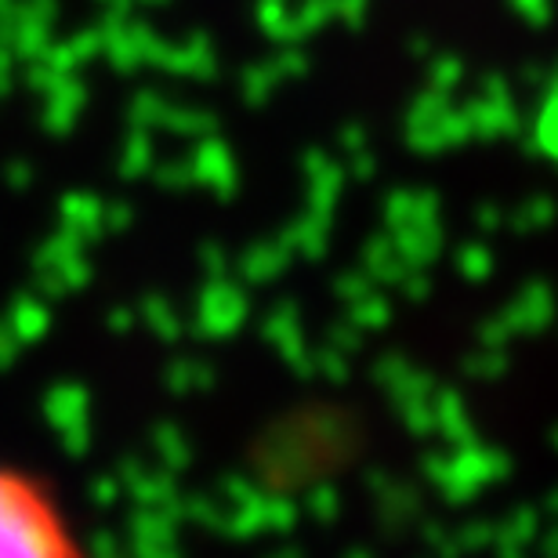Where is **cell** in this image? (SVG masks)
<instances>
[{
    "instance_id": "6da1fadb",
    "label": "cell",
    "mask_w": 558,
    "mask_h": 558,
    "mask_svg": "<svg viewBox=\"0 0 558 558\" xmlns=\"http://www.w3.org/2000/svg\"><path fill=\"white\" fill-rule=\"evenodd\" d=\"M0 558H81L59 505L11 468H0Z\"/></svg>"
}]
</instances>
